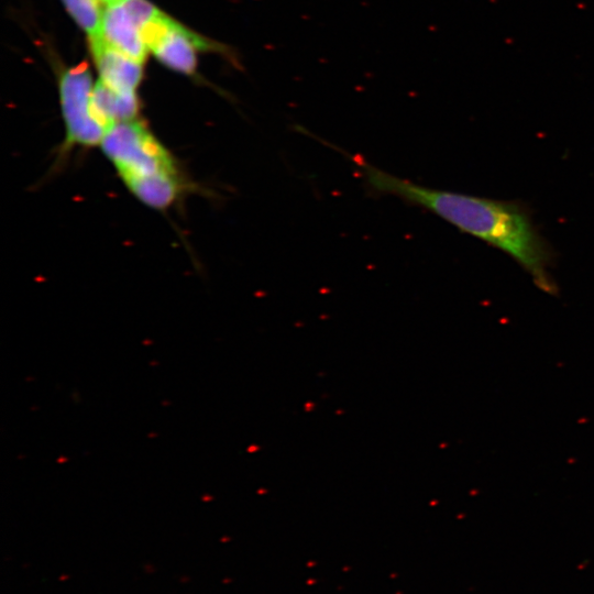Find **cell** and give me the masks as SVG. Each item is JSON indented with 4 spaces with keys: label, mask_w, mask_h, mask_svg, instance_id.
Masks as SVG:
<instances>
[{
    "label": "cell",
    "mask_w": 594,
    "mask_h": 594,
    "mask_svg": "<svg viewBox=\"0 0 594 594\" xmlns=\"http://www.w3.org/2000/svg\"><path fill=\"white\" fill-rule=\"evenodd\" d=\"M66 9L90 40L101 37L103 10L100 0H63Z\"/></svg>",
    "instance_id": "52a82bcc"
},
{
    "label": "cell",
    "mask_w": 594,
    "mask_h": 594,
    "mask_svg": "<svg viewBox=\"0 0 594 594\" xmlns=\"http://www.w3.org/2000/svg\"><path fill=\"white\" fill-rule=\"evenodd\" d=\"M101 37L111 47L142 63L147 47L142 28L119 1L107 6L102 14Z\"/></svg>",
    "instance_id": "8992f818"
},
{
    "label": "cell",
    "mask_w": 594,
    "mask_h": 594,
    "mask_svg": "<svg viewBox=\"0 0 594 594\" xmlns=\"http://www.w3.org/2000/svg\"><path fill=\"white\" fill-rule=\"evenodd\" d=\"M99 146L129 191L152 209H168L189 187L172 153L136 119L110 127Z\"/></svg>",
    "instance_id": "7a4b0ae2"
},
{
    "label": "cell",
    "mask_w": 594,
    "mask_h": 594,
    "mask_svg": "<svg viewBox=\"0 0 594 594\" xmlns=\"http://www.w3.org/2000/svg\"><path fill=\"white\" fill-rule=\"evenodd\" d=\"M100 80L118 94H135L142 78L141 63L107 44L102 37L90 40Z\"/></svg>",
    "instance_id": "5b68a950"
},
{
    "label": "cell",
    "mask_w": 594,
    "mask_h": 594,
    "mask_svg": "<svg viewBox=\"0 0 594 594\" xmlns=\"http://www.w3.org/2000/svg\"><path fill=\"white\" fill-rule=\"evenodd\" d=\"M337 150L352 162L371 193L395 196L431 211L460 231L509 255L540 290L557 293L550 274L553 252L520 202L421 186L374 166L361 155Z\"/></svg>",
    "instance_id": "6da1fadb"
},
{
    "label": "cell",
    "mask_w": 594,
    "mask_h": 594,
    "mask_svg": "<svg viewBox=\"0 0 594 594\" xmlns=\"http://www.w3.org/2000/svg\"><path fill=\"white\" fill-rule=\"evenodd\" d=\"M150 50L167 67L184 74L194 72L196 50H217L231 55L229 47L201 38L172 19Z\"/></svg>",
    "instance_id": "277c9868"
},
{
    "label": "cell",
    "mask_w": 594,
    "mask_h": 594,
    "mask_svg": "<svg viewBox=\"0 0 594 594\" xmlns=\"http://www.w3.org/2000/svg\"><path fill=\"white\" fill-rule=\"evenodd\" d=\"M102 3L109 6V4H112V3H116V2H119L120 0H100Z\"/></svg>",
    "instance_id": "ba28073f"
},
{
    "label": "cell",
    "mask_w": 594,
    "mask_h": 594,
    "mask_svg": "<svg viewBox=\"0 0 594 594\" xmlns=\"http://www.w3.org/2000/svg\"><path fill=\"white\" fill-rule=\"evenodd\" d=\"M92 89L91 75L86 64L70 68L61 76L59 97L65 139L59 150V160L77 146L100 145L106 134V129L92 112Z\"/></svg>",
    "instance_id": "3957f363"
}]
</instances>
